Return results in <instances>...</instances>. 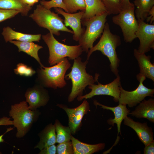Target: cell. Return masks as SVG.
<instances>
[{
	"instance_id": "obj_37",
	"label": "cell",
	"mask_w": 154,
	"mask_h": 154,
	"mask_svg": "<svg viewBox=\"0 0 154 154\" xmlns=\"http://www.w3.org/2000/svg\"><path fill=\"white\" fill-rule=\"evenodd\" d=\"M147 22H150L151 23L154 20V6L152 7L149 12L148 16L146 18Z\"/></svg>"
},
{
	"instance_id": "obj_15",
	"label": "cell",
	"mask_w": 154,
	"mask_h": 154,
	"mask_svg": "<svg viewBox=\"0 0 154 154\" xmlns=\"http://www.w3.org/2000/svg\"><path fill=\"white\" fill-rule=\"evenodd\" d=\"M124 124L133 129L139 139L146 146L154 141L153 134L151 127L146 123L135 121L130 117L126 116L123 119Z\"/></svg>"
},
{
	"instance_id": "obj_16",
	"label": "cell",
	"mask_w": 154,
	"mask_h": 154,
	"mask_svg": "<svg viewBox=\"0 0 154 154\" xmlns=\"http://www.w3.org/2000/svg\"><path fill=\"white\" fill-rule=\"evenodd\" d=\"M94 104L96 106H100L104 109L110 110L112 111L114 115V118L109 119L107 120V122L112 126L116 123L117 126L118 134L119 133L121 134L120 128L121 122L130 112V110L127 108L126 105L119 104V105L116 107H109L100 103L96 100L94 101Z\"/></svg>"
},
{
	"instance_id": "obj_20",
	"label": "cell",
	"mask_w": 154,
	"mask_h": 154,
	"mask_svg": "<svg viewBox=\"0 0 154 154\" xmlns=\"http://www.w3.org/2000/svg\"><path fill=\"white\" fill-rule=\"evenodd\" d=\"M40 140L34 148L40 151L56 143V135L55 125L52 123L46 125L38 133Z\"/></svg>"
},
{
	"instance_id": "obj_34",
	"label": "cell",
	"mask_w": 154,
	"mask_h": 154,
	"mask_svg": "<svg viewBox=\"0 0 154 154\" xmlns=\"http://www.w3.org/2000/svg\"><path fill=\"white\" fill-rule=\"evenodd\" d=\"M145 146L143 150L144 154H153L154 153V141Z\"/></svg>"
},
{
	"instance_id": "obj_5",
	"label": "cell",
	"mask_w": 154,
	"mask_h": 154,
	"mask_svg": "<svg viewBox=\"0 0 154 154\" xmlns=\"http://www.w3.org/2000/svg\"><path fill=\"white\" fill-rule=\"evenodd\" d=\"M29 17L39 27L48 29L49 32L56 36L60 35V31L73 34V31L68 29L63 23L64 20L58 14L51 11L41 5H37Z\"/></svg>"
},
{
	"instance_id": "obj_11",
	"label": "cell",
	"mask_w": 154,
	"mask_h": 154,
	"mask_svg": "<svg viewBox=\"0 0 154 154\" xmlns=\"http://www.w3.org/2000/svg\"><path fill=\"white\" fill-rule=\"evenodd\" d=\"M137 20L138 27L135 35L140 42L137 50L139 52L145 53L151 49H154V24H148L141 20Z\"/></svg>"
},
{
	"instance_id": "obj_30",
	"label": "cell",
	"mask_w": 154,
	"mask_h": 154,
	"mask_svg": "<svg viewBox=\"0 0 154 154\" xmlns=\"http://www.w3.org/2000/svg\"><path fill=\"white\" fill-rule=\"evenodd\" d=\"M40 4L45 8L50 9L52 8H61L66 12L68 11L64 4L62 0H51L46 1L42 0L40 2Z\"/></svg>"
},
{
	"instance_id": "obj_17",
	"label": "cell",
	"mask_w": 154,
	"mask_h": 154,
	"mask_svg": "<svg viewBox=\"0 0 154 154\" xmlns=\"http://www.w3.org/2000/svg\"><path fill=\"white\" fill-rule=\"evenodd\" d=\"M134 55L138 62L140 74L154 82V64L151 63V56H147L145 53L139 52L135 49Z\"/></svg>"
},
{
	"instance_id": "obj_8",
	"label": "cell",
	"mask_w": 154,
	"mask_h": 154,
	"mask_svg": "<svg viewBox=\"0 0 154 154\" xmlns=\"http://www.w3.org/2000/svg\"><path fill=\"white\" fill-rule=\"evenodd\" d=\"M112 20L114 24L120 27L125 42L131 43L137 38L135 33L138 23L135 15V7L122 10L113 16Z\"/></svg>"
},
{
	"instance_id": "obj_32",
	"label": "cell",
	"mask_w": 154,
	"mask_h": 154,
	"mask_svg": "<svg viewBox=\"0 0 154 154\" xmlns=\"http://www.w3.org/2000/svg\"><path fill=\"white\" fill-rule=\"evenodd\" d=\"M19 13L20 12L16 10L0 9V23L13 17Z\"/></svg>"
},
{
	"instance_id": "obj_3",
	"label": "cell",
	"mask_w": 154,
	"mask_h": 154,
	"mask_svg": "<svg viewBox=\"0 0 154 154\" xmlns=\"http://www.w3.org/2000/svg\"><path fill=\"white\" fill-rule=\"evenodd\" d=\"M9 116L13 119V125L17 128L16 137L22 138L29 131L33 124L38 120L40 114L37 109L32 110L26 101L11 106Z\"/></svg>"
},
{
	"instance_id": "obj_18",
	"label": "cell",
	"mask_w": 154,
	"mask_h": 154,
	"mask_svg": "<svg viewBox=\"0 0 154 154\" xmlns=\"http://www.w3.org/2000/svg\"><path fill=\"white\" fill-rule=\"evenodd\" d=\"M137 118H145L150 121L154 122V99H145L141 102L135 110L129 114Z\"/></svg>"
},
{
	"instance_id": "obj_29",
	"label": "cell",
	"mask_w": 154,
	"mask_h": 154,
	"mask_svg": "<svg viewBox=\"0 0 154 154\" xmlns=\"http://www.w3.org/2000/svg\"><path fill=\"white\" fill-rule=\"evenodd\" d=\"M14 71L17 74L26 76H31L35 73V71L31 67L22 63L17 65L16 68L14 69Z\"/></svg>"
},
{
	"instance_id": "obj_13",
	"label": "cell",
	"mask_w": 154,
	"mask_h": 154,
	"mask_svg": "<svg viewBox=\"0 0 154 154\" xmlns=\"http://www.w3.org/2000/svg\"><path fill=\"white\" fill-rule=\"evenodd\" d=\"M54 9L56 12L64 17L65 26H69L72 29L74 32L73 40L78 41L85 30L81 26L82 18L85 11H80L78 13H70L64 11L61 8H54Z\"/></svg>"
},
{
	"instance_id": "obj_35",
	"label": "cell",
	"mask_w": 154,
	"mask_h": 154,
	"mask_svg": "<svg viewBox=\"0 0 154 154\" xmlns=\"http://www.w3.org/2000/svg\"><path fill=\"white\" fill-rule=\"evenodd\" d=\"M122 9H125L135 7L134 4L131 3L129 0H119Z\"/></svg>"
},
{
	"instance_id": "obj_6",
	"label": "cell",
	"mask_w": 154,
	"mask_h": 154,
	"mask_svg": "<svg viewBox=\"0 0 154 154\" xmlns=\"http://www.w3.org/2000/svg\"><path fill=\"white\" fill-rule=\"evenodd\" d=\"M108 15L106 12L81 21L82 25L86 27L78 41L83 51L88 53L89 50L93 47L94 42L101 36Z\"/></svg>"
},
{
	"instance_id": "obj_21",
	"label": "cell",
	"mask_w": 154,
	"mask_h": 154,
	"mask_svg": "<svg viewBox=\"0 0 154 154\" xmlns=\"http://www.w3.org/2000/svg\"><path fill=\"white\" fill-rule=\"evenodd\" d=\"M71 139L74 154H92L102 150L105 146V143L90 144L83 143L72 135Z\"/></svg>"
},
{
	"instance_id": "obj_4",
	"label": "cell",
	"mask_w": 154,
	"mask_h": 154,
	"mask_svg": "<svg viewBox=\"0 0 154 154\" xmlns=\"http://www.w3.org/2000/svg\"><path fill=\"white\" fill-rule=\"evenodd\" d=\"M49 50L48 62L50 65H55L65 58L74 60L79 57L83 52L80 45L69 46L57 40L53 35L49 32L42 36Z\"/></svg>"
},
{
	"instance_id": "obj_14",
	"label": "cell",
	"mask_w": 154,
	"mask_h": 154,
	"mask_svg": "<svg viewBox=\"0 0 154 154\" xmlns=\"http://www.w3.org/2000/svg\"><path fill=\"white\" fill-rule=\"evenodd\" d=\"M25 97L26 102L29 104V108L35 110L38 108L45 106L48 103L49 97L45 90L36 87L29 89L26 92Z\"/></svg>"
},
{
	"instance_id": "obj_39",
	"label": "cell",
	"mask_w": 154,
	"mask_h": 154,
	"mask_svg": "<svg viewBox=\"0 0 154 154\" xmlns=\"http://www.w3.org/2000/svg\"><path fill=\"white\" fill-rule=\"evenodd\" d=\"M13 129V128H11V127L10 128H7L6 131L3 134L0 135V143H3L4 141V140L3 138V137L4 135L7 132H8L9 131L12 130ZM1 153L0 152V154Z\"/></svg>"
},
{
	"instance_id": "obj_25",
	"label": "cell",
	"mask_w": 154,
	"mask_h": 154,
	"mask_svg": "<svg viewBox=\"0 0 154 154\" xmlns=\"http://www.w3.org/2000/svg\"><path fill=\"white\" fill-rule=\"evenodd\" d=\"M134 2L136 7L135 12L137 20L144 21L150 10L154 6V0H135Z\"/></svg>"
},
{
	"instance_id": "obj_7",
	"label": "cell",
	"mask_w": 154,
	"mask_h": 154,
	"mask_svg": "<svg viewBox=\"0 0 154 154\" xmlns=\"http://www.w3.org/2000/svg\"><path fill=\"white\" fill-rule=\"evenodd\" d=\"M71 65L68 58H65L54 66L41 67L39 74L44 85L54 89L64 87L67 84L65 80V74Z\"/></svg>"
},
{
	"instance_id": "obj_31",
	"label": "cell",
	"mask_w": 154,
	"mask_h": 154,
	"mask_svg": "<svg viewBox=\"0 0 154 154\" xmlns=\"http://www.w3.org/2000/svg\"><path fill=\"white\" fill-rule=\"evenodd\" d=\"M58 154H73L74 150L71 141L59 143L56 146Z\"/></svg>"
},
{
	"instance_id": "obj_1",
	"label": "cell",
	"mask_w": 154,
	"mask_h": 154,
	"mask_svg": "<svg viewBox=\"0 0 154 154\" xmlns=\"http://www.w3.org/2000/svg\"><path fill=\"white\" fill-rule=\"evenodd\" d=\"M102 33L98 42L88 51L87 60L89 59L94 52L97 50L100 51L108 59L112 72L116 77L119 76L118 68L120 60L118 57L116 49L121 44L120 37L119 35L111 33L108 23L105 24Z\"/></svg>"
},
{
	"instance_id": "obj_23",
	"label": "cell",
	"mask_w": 154,
	"mask_h": 154,
	"mask_svg": "<svg viewBox=\"0 0 154 154\" xmlns=\"http://www.w3.org/2000/svg\"><path fill=\"white\" fill-rule=\"evenodd\" d=\"M84 1L86 9L81 21L107 12L105 7L99 0H84Z\"/></svg>"
},
{
	"instance_id": "obj_2",
	"label": "cell",
	"mask_w": 154,
	"mask_h": 154,
	"mask_svg": "<svg viewBox=\"0 0 154 154\" xmlns=\"http://www.w3.org/2000/svg\"><path fill=\"white\" fill-rule=\"evenodd\" d=\"M88 62L87 60L82 62L79 57L75 58L71 68V71L65 75V78L71 80L72 82L71 91L68 97L69 102L82 96L83 92L87 86L94 84L98 80L99 74H96L94 78L86 72V67Z\"/></svg>"
},
{
	"instance_id": "obj_22",
	"label": "cell",
	"mask_w": 154,
	"mask_h": 154,
	"mask_svg": "<svg viewBox=\"0 0 154 154\" xmlns=\"http://www.w3.org/2000/svg\"><path fill=\"white\" fill-rule=\"evenodd\" d=\"M9 42L17 46L19 52L22 51L26 53L36 59L40 65L41 67H44L40 62L38 54V50L43 48L42 46L35 44L33 42H23L12 40L10 41Z\"/></svg>"
},
{
	"instance_id": "obj_24",
	"label": "cell",
	"mask_w": 154,
	"mask_h": 154,
	"mask_svg": "<svg viewBox=\"0 0 154 154\" xmlns=\"http://www.w3.org/2000/svg\"><path fill=\"white\" fill-rule=\"evenodd\" d=\"M31 8L22 0H0V9L18 11L23 16H27Z\"/></svg>"
},
{
	"instance_id": "obj_26",
	"label": "cell",
	"mask_w": 154,
	"mask_h": 154,
	"mask_svg": "<svg viewBox=\"0 0 154 154\" xmlns=\"http://www.w3.org/2000/svg\"><path fill=\"white\" fill-rule=\"evenodd\" d=\"M54 125L56 135V143H62L71 141V132L69 126L63 125L58 119L55 121Z\"/></svg>"
},
{
	"instance_id": "obj_10",
	"label": "cell",
	"mask_w": 154,
	"mask_h": 154,
	"mask_svg": "<svg viewBox=\"0 0 154 154\" xmlns=\"http://www.w3.org/2000/svg\"><path fill=\"white\" fill-rule=\"evenodd\" d=\"M97 82L98 84H94L88 85V88L91 90L89 93L77 97V100L80 101L84 99L91 98L95 96L106 95L113 97L114 101L118 102L120 94V87L121 86L119 76L108 84H102L99 82L98 80Z\"/></svg>"
},
{
	"instance_id": "obj_38",
	"label": "cell",
	"mask_w": 154,
	"mask_h": 154,
	"mask_svg": "<svg viewBox=\"0 0 154 154\" xmlns=\"http://www.w3.org/2000/svg\"><path fill=\"white\" fill-rule=\"evenodd\" d=\"M39 0H22L25 4L32 7L35 3L38 2Z\"/></svg>"
},
{
	"instance_id": "obj_9",
	"label": "cell",
	"mask_w": 154,
	"mask_h": 154,
	"mask_svg": "<svg viewBox=\"0 0 154 154\" xmlns=\"http://www.w3.org/2000/svg\"><path fill=\"white\" fill-rule=\"evenodd\" d=\"M136 78L139 84L135 90L127 91L124 89L121 86H120L119 104L127 105L129 108H133L144 100L146 97L154 96V89L147 88L143 84L146 78L139 73L136 75Z\"/></svg>"
},
{
	"instance_id": "obj_27",
	"label": "cell",
	"mask_w": 154,
	"mask_h": 154,
	"mask_svg": "<svg viewBox=\"0 0 154 154\" xmlns=\"http://www.w3.org/2000/svg\"><path fill=\"white\" fill-rule=\"evenodd\" d=\"M68 12L76 13L78 10L85 11L86 5L84 0H62Z\"/></svg>"
},
{
	"instance_id": "obj_28",
	"label": "cell",
	"mask_w": 154,
	"mask_h": 154,
	"mask_svg": "<svg viewBox=\"0 0 154 154\" xmlns=\"http://www.w3.org/2000/svg\"><path fill=\"white\" fill-rule=\"evenodd\" d=\"M105 7L109 15L117 14L123 9L119 0H99Z\"/></svg>"
},
{
	"instance_id": "obj_19",
	"label": "cell",
	"mask_w": 154,
	"mask_h": 154,
	"mask_svg": "<svg viewBox=\"0 0 154 154\" xmlns=\"http://www.w3.org/2000/svg\"><path fill=\"white\" fill-rule=\"evenodd\" d=\"M2 34L6 42L13 40L23 42H39L41 34H29L16 31L7 26L3 28Z\"/></svg>"
},
{
	"instance_id": "obj_12",
	"label": "cell",
	"mask_w": 154,
	"mask_h": 154,
	"mask_svg": "<svg viewBox=\"0 0 154 154\" xmlns=\"http://www.w3.org/2000/svg\"><path fill=\"white\" fill-rule=\"evenodd\" d=\"M57 106L66 113L68 117V126L73 134H75L79 128L84 115L90 111L89 103L86 99L80 106L74 108H69L62 104H58Z\"/></svg>"
},
{
	"instance_id": "obj_36",
	"label": "cell",
	"mask_w": 154,
	"mask_h": 154,
	"mask_svg": "<svg viewBox=\"0 0 154 154\" xmlns=\"http://www.w3.org/2000/svg\"><path fill=\"white\" fill-rule=\"evenodd\" d=\"M11 125H13V121L10 120V118L4 116L0 118V126Z\"/></svg>"
},
{
	"instance_id": "obj_33",
	"label": "cell",
	"mask_w": 154,
	"mask_h": 154,
	"mask_svg": "<svg viewBox=\"0 0 154 154\" xmlns=\"http://www.w3.org/2000/svg\"><path fill=\"white\" fill-rule=\"evenodd\" d=\"M56 146L54 144L46 147L40 150L38 154H56Z\"/></svg>"
}]
</instances>
